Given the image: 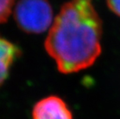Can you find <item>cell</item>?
Here are the masks:
<instances>
[{
	"mask_svg": "<svg viewBox=\"0 0 120 119\" xmlns=\"http://www.w3.org/2000/svg\"><path fill=\"white\" fill-rule=\"evenodd\" d=\"M102 22L91 1L77 0L61 6L44 42L58 70L65 74L91 67L101 53Z\"/></svg>",
	"mask_w": 120,
	"mask_h": 119,
	"instance_id": "cell-1",
	"label": "cell"
},
{
	"mask_svg": "<svg viewBox=\"0 0 120 119\" xmlns=\"http://www.w3.org/2000/svg\"><path fill=\"white\" fill-rule=\"evenodd\" d=\"M14 18L22 31L40 33L46 31L53 19L50 3L43 0H23L18 2L14 8Z\"/></svg>",
	"mask_w": 120,
	"mask_h": 119,
	"instance_id": "cell-2",
	"label": "cell"
},
{
	"mask_svg": "<svg viewBox=\"0 0 120 119\" xmlns=\"http://www.w3.org/2000/svg\"><path fill=\"white\" fill-rule=\"evenodd\" d=\"M33 119H73L68 105L62 98L51 95L35 104L32 111Z\"/></svg>",
	"mask_w": 120,
	"mask_h": 119,
	"instance_id": "cell-3",
	"label": "cell"
},
{
	"mask_svg": "<svg viewBox=\"0 0 120 119\" xmlns=\"http://www.w3.org/2000/svg\"><path fill=\"white\" fill-rule=\"evenodd\" d=\"M19 54L17 46L0 36V86L7 79L10 67Z\"/></svg>",
	"mask_w": 120,
	"mask_h": 119,
	"instance_id": "cell-4",
	"label": "cell"
},
{
	"mask_svg": "<svg viewBox=\"0 0 120 119\" xmlns=\"http://www.w3.org/2000/svg\"><path fill=\"white\" fill-rule=\"evenodd\" d=\"M14 3L12 0H0V23L7 21Z\"/></svg>",
	"mask_w": 120,
	"mask_h": 119,
	"instance_id": "cell-5",
	"label": "cell"
},
{
	"mask_svg": "<svg viewBox=\"0 0 120 119\" xmlns=\"http://www.w3.org/2000/svg\"><path fill=\"white\" fill-rule=\"evenodd\" d=\"M106 4L112 12L120 17V1H108Z\"/></svg>",
	"mask_w": 120,
	"mask_h": 119,
	"instance_id": "cell-6",
	"label": "cell"
}]
</instances>
